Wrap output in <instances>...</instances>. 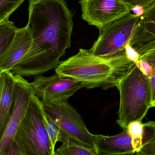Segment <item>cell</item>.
<instances>
[{
  "mask_svg": "<svg viewBox=\"0 0 155 155\" xmlns=\"http://www.w3.org/2000/svg\"><path fill=\"white\" fill-rule=\"evenodd\" d=\"M32 43L11 71L22 77L41 75L55 68L71 46L73 15L65 0H29Z\"/></svg>",
  "mask_w": 155,
  "mask_h": 155,
  "instance_id": "obj_1",
  "label": "cell"
},
{
  "mask_svg": "<svg viewBox=\"0 0 155 155\" xmlns=\"http://www.w3.org/2000/svg\"><path fill=\"white\" fill-rule=\"evenodd\" d=\"M133 63L126 52L105 58L93 55L89 50L80 48L76 55L60 61L55 71L59 77H68L81 81L84 88L107 90L117 87Z\"/></svg>",
  "mask_w": 155,
  "mask_h": 155,
  "instance_id": "obj_2",
  "label": "cell"
},
{
  "mask_svg": "<svg viewBox=\"0 0 155 155\" xmlns=\"http://www.w3.org/2000/svg\"><path fill=\"white\" fill-rule=\"evenodd\" d=\"M120 96L117 123L123 130L134 121H142L151 108L154 107L148 78L133 63L119 81Z\"/></svg>",
  "mask_w": 155,
  "mask_h": 155,
  "instance_id": "obj_3",
  "label": "cell"
},
{
  "mask_svg": "<svg viewBox=\"0 0 155 155\" xmlns=\"http://www.w3.org/2000/svg\"><path fill=\"white\" fill-rule=\"evenodd\" d=\"M43 111L41 101L32 94L13 140L19 146L23 155H54L55 150L43 121Z\"/></svg>",
  "mask_w": 155,
  "mask_h": 155,
  "instance_id": "obj_4",
  "label": "cell"
},
{
  "mask_svg": "<svg viewBox=\"0 0 155 155\" xmlns=\"http://www.w3.org/2000/svg\"><path fill=\"white\" fill-rule=\"evenodd\" d=\"M140 17L129 13L100 30L97 39L89 49L93 55L108 58L125 53Z\"/></svg>",
  "mask_w": 155,
  "mask_h": 155,
  "instance_id": "obj_5",
  "label": "cell"
},
{
  "mask_svg": "<svg viewBox=\"0 0 155 155\" xmlns=\"http://www.w3.org/2000/svg\"><path fill=\"white\" fill-rule=\"evenodd\" d=\"M43 108L58 127L61 143L70 139L85 147L94 148V134L87 128L80 114L68 101Z\"/></svg>",
  "mask_w": 155,
  "mask_h": 155,
  "instance_id": "obj_6",
  "label": "cell"
},
{
  "mask_svg": "<svg viewBox=\"0 0 155 155\" xmlns=\"http://www.w3.org/2000/svg\"><path fill=\"white\" fill-rule=\"evenodd\" d=\"M30 84L34 95L47 107L68 101L79 90L84 88L81 81L57 74L50 77L37 75Z\"/></svg>",
  "mask_w": 155,
  "mask_h": 155,
  "instance_id": "obj_7",
  "label": "cell"
},
{
  "mask_svg": "<svg viewBox=\"0 0 155 155\" xmlns=\"http://www.w3.org/2000/svg\"><path fill=\"white\" fill-rule=\"evenodd\" d=\"M79 2L82 19L99 30L132 12L121 0H79Z\"/></svg>",
  "mask_w": 155,
  "mask_h": 155,
  "instance_id": "obj_8",
  "label": "cell"
},
{
  "mask_svg": "<svg viewBox=\"0 0 155 155\" xmlns=\"http://www.w3.org/2000/svg\"><path fill=\"white\" fill-rule=\"evenodd\" d=\"M13 106L3 136L0 141V155H4L12 142L24 117L33 93L30 82L20 75H15Z\"/></svg>",
  "mask_w": 155,
  "mask_h": 155,
  "instance_id": "obj_9",
  "label": "cell"
},
{
  "mask_svg": "<svg viewBox=\"0 0 155 155\" xmlns=\"http://www.w3.org/2000/svg\"><path fill=\"white\" fill-rule=\"evenodd\" d=\"M31 43L28 26L17 29L11 43L0 56V71H11L28 51Z\"/></svg>",
  "mask_w": 155,
  "mask_h": 155,
  "instance_id": "obj_10",
  "label": "cell"
},
{
  "mask_svg": "<svg viewBox=\"0 0 155 155\" xmlns=\"http://www.w3.org/2000/svg\"><path fill=\"white\" fill-rule=\"evenodd\" d=\"M128 44L136 51L155 46V2L144 9Z\"/></svg>",
  "mask_w": 155,
  "mask_h": 155,
  "instance_id": "obj_11",
  "label": "cell"
},
{
  "mask_svg": "<svg viewBox=\"0 0 155 155\" xmlns=\"http://www.w3.org/2000/svg\"><path fill=\"white\" fill-rule=\"evenodd\" d=\"M97 155H134L131 138L127 130L114 136L94 135Z\"/></svg>",
  "mask_w": 155,
  "mask_h": 155,
  "instance_id": "obj_12",
  "label": "cell"
},
{
  "mask_svg": "<svg viewBox=\"0 0 155 155\" xmlns=\"http://www.w3.org/2000/svg\"><path fill=\"white\" fill-rule=\"evenodd\" d=\"M15 76L11 71H1L0 78V141L13 106Z\"/></svg>",
  "mask_w": 155,
  "mask_h": 155,
  "instance_id": "obj_13",
  "label": "cell"
},
{
  "mask_svg": "<svg viewBox=\"0 0 155 155\" xmlns=\"http://www.w3.org/2000/svg\"><path fill=\"white\" fill-rule=\"evenodd\" d=\"M137 155H155V122L143 123L141 147Z\"/></svg>",
  "mask_w": 155,
  "mask_h": 155,
  "instance_id": "obj_14",
  "label": "cell"
},
{
  "mask_svg": "<svg viewBox=\"0 0 155 155\" xmlns=\"http://www.w3.org/2000/svg\"><path fill=\"white\" fill-rule=\"evenodd\" d=\"M54 155H97L94 148H89L70 139L62 142Z\"/></svg>",
  "mask_w": 155,
  "mask_h": 155,
  "instance_id": "obj_15",
  "label": "cell"
},
{
  "mask_svg": "<svg viewBox=\"0 0 155 155\" xmlns=\"http://www.w3.org/2000/svg\"><path fill=\"white\" fill-rule=\"evenodd\" d=\"M17 29L8 19L0 22V56L11 43Z\"/></svg>",
  "mask_w": 155,
  "mask_h": 155,
  "instance_id": "obj_16",
  "label": "cell"
},
{
  "mask_svg": "<svg viewBox=\"0 0 155 155\" xmlns=\"http://www.w3.org/2000/svg\"><path fill=\"white\" fill-rule=\"evenodd\" d=\"M131 138L132 147L137 154L140 150L141 147L143 123L141 121H134L128 125L127 129Z\"/></svg>",
  "mask_w": 155,
  "mask_h": 155,
  "instance_id": "obj_17",
  "label": "cell"
},
{
  "mask_svg": "<svg viewBox=\"0 0 155 155\" xmlns=\"http://www.w3.org/2000/svg\"><path fill=\"white\" fill-rule=\"evenodd\" d=\"M43 119L46 129L49 136L52 149L53 150H55L56 144L58 141H60V140L61 133L59 129L51 118L45 112L44 108L43 111Z\"/></svg>",
  "mask_w": 155,
  "mask_h": 155,
  "instance_id": "obj_18",
  "label": "cell"
},
{
  "mask_svg": "<svg viewBox=\"0 0 155 155\" xmlns=\"http://www.w3.org/2000/svg\"><path fill=\"white\" fill-rule=\"evenodd\" d=\"M25 0H0V22L9 19Z\"/></svg>",
  "mask_w": 155,
  "mask_h": 155,
  "instance_id": "obj_19",
  "label": "cell"
},
{
  "mask_svg": "<svg viewBox=\"0 0 155 155\" xmlns=\"http://www.w3.org/2000/svg\"><path fill=\"white\" fill-rule=\"evenodd\" d=\"M127 6L133 8L135 6H141L144 9L155 2V0H121Z\"/></svg>",
  "mask_w": 155,
  "mask_h": 155,
  "instance_id": "obj_20",
  "label": "cell"
},
{
  "mask_svg": "<svg viewBox=\"0 0 155 155\" xmlns=\"http://www.w3.org/2000/svg\"><path fill=\"white\" fill-rule=\"evenodd\" d=\"M23 155L20 147L14 140L10 143L3 155Z\"/></svg>",
  "mask_w": 155,
  "mask_h": 155,
  "instance_id": "obj_21",
  "label": "cell"
},
{
  "mask_svg": "<svg viewBox=\"0 0 155 155\" xmlns=\"http://www.w3.org/2000/svg\"><path fill=\"white\" fill-rule=\"evenodd\" d=\"M125 52L127 58L134 63L137 61L139 54L135 50L130 46L128 43L125 47Z\"/></svg>",
  "mask_w": 155,
  "mask_h": 155,
  "instance_id": "obj_22",
  "label": "cell"
},
{
  "mask_svg": "<svg viewBox=\"0 0 155 155\" xmlns=\"http://www.w3.org/2000/svg\"><path fill=\"white\" fill-rule=\"evenodd\" d=\"M132 11L134 14L140 17L144 13V8L141 6H136L132 8Z\"/></svg>",
  "mask_w": 155,
  "mask_h": 155,
  "instance_id": "obj_23",
  "label": "cell"
},
{
  "mask_svg": "<svg viewBox=\"0 0 155 155\" xmlns=\"http://www.w3.org/2000/svg\"><path fill=\"white\" fill-rule=\"evenodd\" d=\"M1 71H0V78H1Z\"/></svg>",
  "mask_w": 155,
  "mask_h": 155,
  "instance_id": "obj_24",
  "label": "cell"
}]
</instances>
